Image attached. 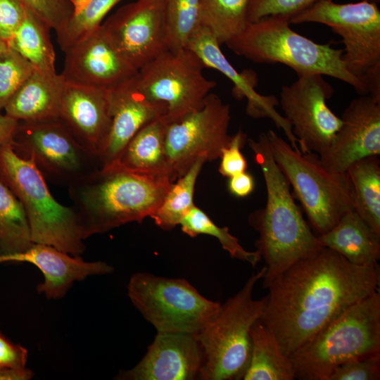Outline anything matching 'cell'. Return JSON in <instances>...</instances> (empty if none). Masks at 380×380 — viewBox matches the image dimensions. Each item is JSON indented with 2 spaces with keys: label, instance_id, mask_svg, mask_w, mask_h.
<instances>
[{
  "label": "cell",
  "instance_id": "cell-1",
  "mask_svg": "<svg viewBox=\"0 0 380 380\" xmlns=\"http://www.w3.org/2000/svg\"><path fill=\"white\" fill-rule=\"evenodd\" d=\"M379 267L357 265L323 248L275 277L266 286L260 319L289 357L348 308L379 290Z\"/></svg>",
  "mask_w": 380,
  "mask_h": 380
},
{
  "label": "cell",
  "instance_id": "cell-2",
  "mask_svg": "<svg viewBox=\"0 0 380 380\" xmlns=\"http://www.w3.org/2000/svg\"><path fill=\"white\" fill-rule=\"evenodd\" d=\"M265 182V206L251 213L249 224L258 233L256 251L265 262L264 289L297 262L323 248L293 199L290 184L274 160L267 132L247 139Z\"/></svg>",
  "mask_w": 380,
  "mask_h": 380
},
{
  "label": "cell",
  "instance_id": "cell-3",
  "mask_svg": "<svg viewBox=\"0 0 380 380\" xmlns=\"http://www.w3.org/2000/svg\"><path fill=\"white\" fill-rule=\"evenodd\" d=\"M171 184L167 177L138 173L114 163L69 186L84 239L151 217Z\"/></svg>",
  "mask_w": 380,
  "mask_h": 380
},
{
  "label": "cell",
  "instance_id": "cell-4",
  "mask_svg": "<svg viewBox=\"0 0 380 380\" xmlns=\"http://www.w3.org/2000/svg\"><path fill=\"white\" fill-rule=\"evenodd\" d=\"M226 45L253 62L281 63L298 76L317 74L334 77L350 85L360 96L368 95L365 84L348 70L343 49L316 43L296 32L286 17L272 15L249 23Z\"/></svg>",
  "mask_w": 380,
  "mask_h": 380
},
{
  "label": "cell",
  "instance_id": "cell-5",
  "mask_svg": "<svg viewBox=\"0 0 380 380\" xmlns=\"http://www.w3.org/2000/svg\"><path fill=\"white\" fill-rule=\"evenodd\" d=\"M380 353V293L348 308L289 357L295 379L328 380L338 365Z\"/></svg>",
  "mask_w": 380,
  "mask_h": 380
},
{
  "label": "cell",
  "instance_id": "cell-6",
  "mask_svg": "<svg viewBox=\"0 0 380 380\" xmlns=\"http://www.w3.org/2000/svg\"><path fill=\"white\" fill-rule=\"evenodd\" d=\"M0 180L21 203L33 243L74 256L83 253L84 239L76 212L53 198L32 160L19 156L11 144L0 147Z\"/></svg>",
  "mask_w": 380,
  "mask_h": 380
},
{
  "label": "cell",
  "instance_id": "cell-7",
  "mask_svg": "<svg viewBox=\"0 0 380 380\" xmlns=\"http://www.w3.org/2000/svg\"><path fill=\"white\" fill-rule=\"evenodd\" d=\"M267 267L252 274L243 286L229 298L213 319L196 335L203 356L200 379H242L251 355L250 330L262 315L267 296L253 299L255 284Z\"/></svg>",
  "mask_w": 380,
  "mask_h": 380
},
{
  "label": "cell",
  "instance_id": "cell-8",
  "mask_svg": "<svg viewBox=\"0 0 380 380\" xmlns=\"http://www.w3.org/2000/svg\"><path fill=\"white\" fill-rule=\"evenodd\" d=\"M267 135L274 160L292 186L311 229L317 236L326 233L353 210L346 173L330 171L315 153L294 150L273 129Z\"/></svg>",
  "mask_w": 380,
  "mask_h": 380
},
{
  "label": "cell",
  "instance_id": "cell-9",
  "mask_svg": "<svg viewBox=\"0 0 380 380\" xmlns=\"http://www.w3.org/2000/svg\"><path fill=\"white\" fill-rule=\"evenodd\" d=\"M127 295L157 332L196 335L213 319L221 303L202 296L183 278L137 272L129 279Z\"/></svg>",
  "mask_w": 380,
  "mask_h": 380
},
{
  "label": "cell",
  "instance_id": "cell-10",
  "mask_svg": "<svg viewBox=\"0 0 380 380\" xmlns=\"http://www.w3.org/2000/svg\"><path fill=\"white\" fill-rule=\"evenodd\" d=\"M11 146L56 185L68 187L101 167L99 158L84 148L59 118L18 121Z\"/></svg>",
  "mask_w": 380,
  "mask_h": 380
},
{
  "label": "cell",
  "instance_id": "cell-11",
  "mask_svg": "<svg viewBox=\"0 0 380 380\" xmlns=\"http://www.w3.org/2000/svg\"><path fill=\"white\" fill-rule=\"evenodd\" d=\"M205 65L187 48L163 51L138 70L136 81L151 100L165 105L166 124L175 122L204 104L217 84L203 74Z\"/></svg>",
  "mask_w": 380,
  "mask_h": 380
},
{
  "label": "cell",
  "instance_id": "cell-12",
  "mask_svg": "<svg viewBox=\"0 0 380 380\" xmlns=\"http://www.w3.org/2000/svg\"><path fill=\"white\" fill-rule=\"evenodd\" d=\"M289 23H316L331 27L342 39L348 70L362 81L369 68L380 63V10L375 3L323 0L294 15Z\"/></svg>",
  "mask_w": 380,
  "mask_h": 380
},
{
  "label": "cell",
  "instance_id": "cell-13",
  "mask_svg": "<svg viewBox=\"0 0 380 380\" xmlns=\"http://www.w3.org/2000/svg\"><path fill=\"white\" fill-rule=\"evenodd\" d=\"M230 113V106L210 92L202 108L166 124L165 147L172 183L184 175L198 157L205 156L207 161L220 157L231 139Z\"/></svg>",
  "mask_w": 380,
  "mask_h": 380
},
{
  "label": "cell",
  "instance_id": "cell-14",
  "mask_svg": "<svg viewBox=\"0 0 380 380\" xmlns=\"http://www.w3.org/2000/svg\"><path fill=\"white\" fill-rule=\"evenodd\" d=\"M333 87L323 75H303L281 88L279 104L291 125L301 153L318 156L327 151L341 126V119L328 107Z\"/></svg>",
  "mask_w": 380,
  "mask_h": 380
},
{
  "label": "cell",
  "instance_id": "cell-15",
  "mask_svg": "<svg viewBox=\"0 0 380 380\" xmlns=\"http://www.w3.org/2000/svg\"><path fill=\"white\" fill-rule=\"evenodd\" d=\"M164 10L165 0H137L102 24L117 50L137 70L167 49Z\"/></svg>",
  "mask_w": 380,
  "mask_h": 380
},
{
  "label": "cell",
  "instance_id": "cell-16",
  "mask_svg": "<svg viewBox=\"0 0 380 380\" xmlns=\"http://www.w3.org/2000/svg\"><path fill=\"white\" fill-rule=\"evenodd\" d=\"M63 52L61 75L66 82L112 90L138 73L117 50L102 24Z\"/></svg>",
  "mask_w": 380,
  "mask_h": 380
},
{
  "label": "cell",
  "instance_id": "cell-17",
  "mask_svg": "<svg viewBox=\"0 0 380 380\" xmlns=\"http://www.w3.org/2000/svg\"><path fill=\"white\" fill-rule=\"evenodd\" d=\"M329 148L319 156L330 171L343 174L355 162L380 154V101L369 95L353 99Z\"/></svg>",
  "mask_w": 380,
  "mask_h": 380
},
{
  "label": "cell",
  "instance_id": "cell-18",
  "mask_svg": "<svg viewBox=\"0 0 380 380\" xmlns=\"http://www.w3.org/2000/svg\"><path fill=\"white\" fill-rule=\"evenodd\" d=\"M203 356L196 335L158 332L141 360L120 372L127 380H193L199 379Z\"/></svg>",
  "mask_w": 380,
  "mask_h": 380
},
{
  "label": "cell",
  "instance_id": "cell-19",
  "mask_svg": "<svg viewBox=\"0 0 380 380\" xmlns=\"http://www.w3.org/2000/svg\"><path fill=\"white\" fill-rule=\"evenodd\" d=\"M58 118L84 148L99 158L111 126L110 90L65 81Z\"/></svg>",
  "mask_w": 380,
  "mask_h": 380
},
{
  "label": "cell",
  "instance_id": "cell-20",
  "mask_svg": "<svg viewBox=\"0 0 380 380\" xmlns=\"http://www.w3.org/2000/svg\"><path fill=\"white\" fill-rule=\"evenodd\" d=\"M215 36L205 27L198 26L189 39L185 48L195 53L205 67L215 69L229 79L234 85V94L239 99H247L246 113L253 118L271 119L286 135L293 148L300 151L298 140L287 119L275 109L279 100L274 96H264L255 89V77L239 73L222 52Z\"/></svg>",
  "mask_w": 380,
  "mask_h": 380
},
{
  "label": "cell",
  "instance_id": "cell-21",
  "mask_svg": "<svg viewBox=\"0 0 380 380\" xmlns=\"http://www.w3.org/2000/svg\"><path fill=\"white\" fill-rule=\"evenodd\" d=\"M136 76L110 90L111 126L99 156L101 167L115 163L141 127L166 114L165 105L150 99L137 85Z\"/></svg>",
  "mask_w": 380,
  "mask_h": 380
},
{
  "label": "cell",
  "instance_id": "cell-22",
  "mask_svg": "<svg viewBox=\"0 0 380 380\" xmlns=\"http://www.w3.org/2000/svg\"><path fill=\"white\" fill-rule=\"evenodd\" d=\"M4 262H25L34 265L44 276L37 286L48 299L63 298L75 281L93 275L111 273L113 267L102 261L87 262L51 246L35 243L25 251L0 258Z\"/></svg>",
  "mask_w": 380,
  "mask_h": 380
},
{
  "label": "cell",
  "instance_id": "cell-23",
  "mask_svg": "<svg viewBox=\"0 0 380 380\" xmlns=\"http://www.w3.org/2000/svg\"><path fill=\"white\" fill-rule=\"evenodd\" d=\"M64 84L65 80L61 74L34 69L30 77L5 106V114L24 122L58 118Z\"/></svg>",
  "mask_w": 380,
  "mask_h": 380
},
{
  "label": "cell",
  "instance_id": "cell-24",
  "mask_svg": "<svg viewBox=\"0 0 380 380\" xmlns=\"http://www.w3.org/2000/svg\"><path fill=\"white\" fill-rule=\"evenodd\" d=\"M321 245L334 251L357 265L377 264L380 236L353 210L346 213L337 224L318 235Z\"/></svg>",
  "mask_w": 380,
  "mask_h": 380
},
{
  "label": "cell",
  "instance_id": "cell-25",
  "mask_svg": "<svg viewBox=\"0 0 380 380\" xmlns=\"http://www.w3.org/2000/svg\"><path fill=\"white\" fill-rule=\"evenodd\" d=\"M165 127L163 118L144 125L127 143L115 163L133 172L165 176L170 179L165 147Z\"/></svg>",
  "mask_w": 380,
  "mask_h": 380
},
{
  "label": "cell",
  "instance_id": "cell-26",
  "mask_svg": "<svg viewBox=\"0 0 380 380\" xmlns=\"http://www.w3.org/2000/svg\"><path fill=\"white\" fill-rule=\"evenodd\" d=\"M251 355L243 380H293L291 362L282 352L272 330L257 319L250 330Z\"/></svg>",
  "mask_w": 380,
  "mask_h": 380
},
{
  "label": "cell",
  "instance_id": "cell-27",
  "mask_svg": "<svg viewBox=\"0 0 380 380\" xmlns=\"http://www.w3.org/2000/svg\"><path fill=\"white\" fill-rule=\"evenodd\" d=\"M353 210L380 236V160L371 156L353 163L346 172Z\"/></svg>",
  "mask_w": 380,
  "mask_h": 380
},
{
  "label": "cell",
  "instance_id": "cell-28",
  "mask_svg": "<svg viewBox=\"0 0 380 380\" xmlns=\"http://www.w3.org/2000/svg\"><path fill=\"white\" fill-rule=\"evenodd\" d=\"M50 28L26 8L25 15L8 46L27 60L39 71L54 73L56 53Z\"/></svg>",
  "mask_w": 380,
  "mask_h": 380
},
{
  "label": "cell",
  "instance_id": "cell-29",
  "mask_svg": "<svg viewBox=\"0 0 380 380\" xmlns=\"http://www.w3.org/2000/svg\"><path fill=\"white\" fill-rule=\"evenodd\" d=\"M250 0H200L198 25L207 28L220 45L239 35L248 25Z\"/></svg>",
  "mask_w": 380,
  "mask_h": 380
},
{
  "label": "cell",
  "instance_id": "cell-30",
  "mask_svg": "<svg viewBox=\"0 0 380 380\" xmlns=\"http://www.w3.org/2000/svg\"><path fill=\"white\" fill-rule=\"evenodd\" d=\"M32 243L21 203L0 180V258L21 253Z\"/></svg>",
  "mask_w": 380,
  "mask_h": 380
},
{
  "label": "cell",
  "instance_id": "cell-31",
  "mask_svg": "<svg viewBox=\"0 0 380 380\" xmlns=\"http://www.w3.org/2000/svg\"><path fill=\"white\" fill-rule=\"evenodd\" d=\"M205 162V156L198 157L184 175L171 184L160 205L151 215L160 228L164 230L175 228L193 208L196 179Z\"/></svg>",
  "mask_w": 380,
  "mask_h": 380
},
{
  "label": "cell",
  "instance_id": "cell-32",
  "mask_svg": "<svg viewBox=\"0 0 380 380\" xmlns=\"http://www.w3.org/2000/svg\"><path fill=\"white\" fill-rule=\"evenodd\" d=\"M122 0H71L72 14L65 28L57 34L63 51L101 25L109 11Z\"/></svg>",
  "mask_w": 380,
  "mask_h": 380
},
{
  "label": "cell",
  "instance_id": "cell-33",
  "mask_svg": "<svg viewBox=\"0 0 380 380\" xmlns=\"http://www.w3.org/2000/svg\"><path fill=\"white\" fill-rule=\"evenodd\" d=\"M179 224L182 232L191 237L199 234L215 237L232 258L247 262L253 267L262 260L256 250L248 251L244 249L238 239L229 233L228 227H220L215 224L205 213L195 205L183 217Z\"/></svg>",
  "mask_w": 380,
  "mask_h": 380
},
{
  "label": "cell",
  "instance_id": "cell-34",
  "mask_svg": "<svg viewBox=\"0 0 380 380\" xmlns=\"http://www.w3.org/2000/svg\"><path fill=\"white\" fill-rule=\"evenodd\" d=\"M200 0H165V44L176 51L185 48L198 25Z\"/></svg>",
  "mask_w": 380,
  "mask_h": 380
},
{
  "label": "cell",
  "instance_id": "cell-35",
  "mask_svg": "<svg viewBox=\"0 0 380 380\" xmlns=\"http://www.w3.org/2000/svg\"><path fill=\"white\" fill-rule=\"evenodd\" d=\"M31 63L8 46L0 56V110L34 71Z\"/></svg>",
  "mask_w": 380,
  "mask_h": 380
},
{
  "label": "cell",
  "instance_id": "cell-36",
  "mask_svg": "<svg viewBox=\"0 0 380 380\" xmlns=\"http://www.w3.org/2000/svg\"><path fill=\"white\" fill-rule=\"evenodd\" d=\"M34 15L53 29L56 35L66 27L73 11L71 0H22Z\"/></svg>",
  "mask_w": 380,
  "mask_h": 380
},
{
  "label": "cell",
  "instance_id": "cell-37",
  "mask_svg": "<svg viewBox=\"0 0 380 380\" xmlns=\"http://www.w3.org/2000/svg\"><path fill=\"white\" fill-rule=\"evenodd\" d=\"M323 0H250L248 23L256 22L263 18L279 15L290 19L294 15Z\"/></svg>",
  "mask_w": 380,
  "mask_h": 380
},
{
  "label": "cell",
  "instance_id": "cell-38",
  "mask_svg": "<svg viewBox=\"0 0 380 380\" xmlns=\"http://www.w3.org/2000/svg\"><path fill=\"white\" fill-rule=\"evenodd\" d=\"M380 353L353 359L336 367L328 380H379Z\"/></svg>",
  "mask_w": 380,
  "mask_h": 380
},
{
  "label": "cell",
  "instance_id": "cell-39",
  "mask_svg": "<svg viewBox=\"0 0 380 380\" xmlns=\"http://www.w3.org/2000/svg\"><path fill=\"white\" fill-rule=\"evenodd\" d=\"M247 139L246 134L239 129L222 149L219 172L222 176L230 177L246 170L248 163L241 150Z\"/></svg>",
  "mask_w": 380,
  "mask_h": 380
},
{
  "label": "cell",
  "instance_id": "cell-40",
  "mask_svg": "<svg viewBox=\"0 0 380 380\" xmlns=\"http://www.w3.org/2000/svg\"><path fill=\"white\" fill-rule=\"evenodd\" d=\"M25 13L22 0H0V37L4 41L11 39Z\"/></svg>",
  "mask_w": 380,
  "mask_h": 380
},
{
  "label": "cell",
  "instance_id": "cell-41",
  "mask_svg": "<svg viewBox=\"0 0 380 380\" xmlns=\"http://www.w3.org/2000/svg\"><path fill=\"white\" fill-rule=\"evenodd\" d=\"M27 357L25 347L12 343L0 333V368L26 367Z\"/></svg>",
  "mask_w": 380,
  "mask_h": 380
},
{
  "label": "cell",
  "instance_id": "cell-42",
  "mask_svg": "<svg viewBox=\"0 0 380 380\" xmlns=\"http://www.w3.org/2000/svg\"><path fill=\"white\" fill-rule=\"evenodd\" d=\"M254 188V178L246 171L229 177L228 189L236 197L248 196L253 191Z\"/></svg>",
  "mask_w": 380,
  "mask_h": 380
},
{
  "label": "cell",
  "instance_id": "cell-43",
  "mask_svg": "<svg viewBox=\"0 0 380 380\" xmlns=\"http://www.w3.org/2000/svg\"><path fill=\"white\" fill-rule=\"evenodd\" d=\"M368 95L380 101V63L369 68L362 76Z\"/></svg>",
  "mask_w": 380,
  "mask_h": 380
},
{
  "label": "cell",
  "instance_id": "cell-44",
  "mask_svg": "<svg viewBox=\"0 0 380 380\" xmlns=\"http://www.w3.org/2000/svg\"><path fill=\"white\" fill-rule=\"evenodd\" d=\"M0 110V147L11 144L17 129L18 121L10 116L2 114Z\"/></svg>",
  "mask_w": 380,
  "mask_h": 380
},
{
  "label": "cell",
  "instance_id": "cell-45",
  "mask_svg": "<svg viewBox=\"0 0 380 380\" xmlns=\"http://www.w3.org/2000/svg\"><path fill=\"white\" fill-rule=\"evenodd\" d=\"M32 376V371L27 367L0 368V380H29Z\"/></svg>",
  "mask_w": 380,
  "mask_h": 380
},
{
  "label": "cell",
  "instance_id": "cell-46",
  "mask_svg": "<svg viewBox=\"0 0 380 380\" xmlns=\"http://www.w3.org/2000/svg\"><path fill=\"white\" fill-rule=\"evenodd\" d=\"M8 48V44L0 37V56Z\"/></svg>",
  "mask_w": 380,
  "mask_h": 380
},
{
  "label": "cell",
  "instance_id": "cell-47",
  "mask_svg": "<svg viewBox=\"0 0 380 380\" xmlns=\"http://www.w3.org/2000/svg\"><path fill=\"white\" fill-rule=\"evenodd\" d=\"M359 1H368L371 3H375L376 4L380 2V0H359Z\"/></svg>",
  "mask_w": 380,
  "mask_h": 380
}]
</instances>
